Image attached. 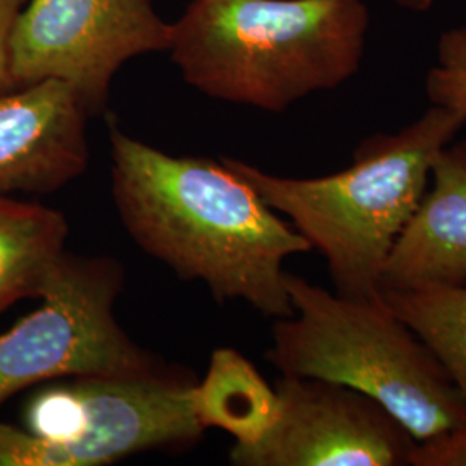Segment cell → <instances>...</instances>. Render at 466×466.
<instances>
[{
  "mask_svg": "<svg viewBox=\"0 0 466 466\" xmlns=\"http://www.w3.org/2000/svg\"><path fill=\"white\" fill-rule=\"evenodd\" d=\"M109 138L113 199L140 249L185 282L206 283L218 302L294 315L283 263L311 246L246 180L221 159L171 156L116 125Z\"/></svg>",
  "mask_w": 466,
  "mask_h": 466,
  "instance_id": "1",
  "label": "cell"
},
{
  "mask_svg": "<svg viewBox=\"0 0 466 466\" xmlns=\"http://www.w3.org/2000/svg\"><path fill=\"white\" fill-rule=\"evenodd\" d=\"M365 0H192L167 52L204 96L283 113L361 67Z\"/></svg>",
  "mask_w": 466,
  "mask_h": 466,
  "instance_id": "2",
  "label": "cell"
},
{
  "mask_svg": "<svg viewBox=\"0 0 466 466\" xmlns=\"http://www.w3.org/2000/svg\"><path fill=\"white\" fill-rule=\"evenodd\" d=\"M465 125V116L432 106L396 134L367 137L350 167L319 178L279 177L227 156L221 161L325 258L337 294L377 299L390 252L431 185L437 154Z\"/></svg>",
  "mask_w": 466,
  "mask_h": 466,
  "instance_id": "3",
  "label": "cell"
},
{
  "mask_svg": "<svg viewBox=\"0 0 466 466\" xmlns=\"http://www.w3.org/2000/svg\"><path fill=\"white\" fill-rule=\"evenodd\" d=\"M294 315L267 358L285 377L342 383L380 402L417 442L466 429V400L425 342L380 298L356 299L285 273Z\"/></svg>",
  "mask_w": 466,
  "mask_h": 466,
  "instance_id": "4",
  "label": "cell"
},
{
  "mask_svg": "<svg viewBox=\"0 0 466 466\" xmlns=\"http://www.w3.org/2000/svg\"><path fill=\"white\" fill-rule=\"evenodd\" d=\"M194 383L167 370L46 387L26 406V431L0 421V466H102L190 446L206 432L190 404Z\"/></svg>",
  "mask_w": 466,
  "mask_h": 466,
  "instance_id": "5",
  "label": "cell"
},
{
  "mask_svg": "<svg viewBox=\"0 0 466 466\" xmlns=\"http://www.w3.org/2000/svg\"><path fill=\"white\" fill-rule=\"evenodd\" d=\"M123 280L115 258L63 256L42 306L0 333V406L50 380L149 377L169 370L119 327L115 304Z\"/></svg>",
  "mask_w": 466,
  "mask_h": 466,
  "instance_id": "6",
  "label": "cell"
},
{
  "mask_svg": "<svg viewBox=\"0 0 466 466\" xmlns=\"http://www.w3.org/2000/svg\"><path fill=\"white\" fill-rule=\"evenodd\" d=\"M171 23L154 0H28L11 36L15 86L59 80L100 115L121 66L165 52Z\"/></svg>",
  "mask_w": 466,
  "mask_h": 466,
  "instance_id": "7",
  "label": "cell"
},
{
  "mask_svg": "<svg viewBox=\"0 0 466 466\" xmlns=\"http://www.w3.org/2000/svg\"><path fill=\"white\" fill-rule=\"evenodd\" d=\"M261 439L233 446L238 466H406L417 439L390 411L342 383L285 377Z\"/></svg>",
  "mask_w": 466,
  "mask_h": 466,
  "instance_id": "8",
  "label": "cell"
},
{
  "mask_svg": "<svg viewBox=\"0 0 466 466\" xmlns=\"http://www.w3.org/2000/svg\"><path fill=\"white\" fill-rule=\"evenodd\" d=\"M88 116L59 80L0 94V196L50 194L82 177L90 161Z\"/></svg>",
  "mask_w": 466,
  "mask_h": 466,
  "instance_id": "9",
  "label": "cell"
},
{
  "mask_svg": "<svg viewBox=\"0 0 466 466\" xmlns=\"http://www.w3.org/2000/svg\"><path fill=\"white\" fill-rule=\"evenodd\" d=\"M466 287V138L435 157L431 185L383 269L382 289Z\"/></svg>",
  "mask_w": 466,
  "mask_h": 466,
  "instance_id": "10",
  "label": "cell"
},
{
  "mask_svg": "<svg viewBox=\"0 0 466 466\" xmlns=\"http://www.w3.org/2000/svg\"><path fill=\"white\" fill-rule=\"evenodd\" d=\"M67 221L57 209L0 196V313L42 298L66 254Z\"/></svg>",
  "mask_w": 466,
  "mask_h": 466,
  "instance_id": "11",
  "label": "cell"
},
{
  "mask_svg": "<svg viewBox=\"0 0 466 466\" xmlns=\"http://www.w3.org/2000/svg\"><path fill=\"white\" fill-rule=\"evenodd\" d=\"M192 411L204 431L215 427L249 446L263 437L277 415V390L258 368L232 348L213 350L200 382L190 389Z\"/></svg>",
  "mask_w": 466,
  "mask_h": 466,
  "instance_id": "12",
  "label": "cell"
},
{
  "mask_svg": "<svg viewBox=\"0 0 466 466\" xmlns=\"http://www.w3.org/2000/svg\"><path fill=\"white\" fill-rule=\"evenodd\" d=\"M380 296L432 350L466 400V287L382 289Z\"/></svg>",
  "mask_w": 466,
  "mask_h": 466,
  "instance_id": "13",
  "label": "cell"
},
{
  "mask_svg": "<svg viewBox=\"0 0 466 466\" xmlns=\"http://www.w3.org/2000/svg\"><path fill=\"white\" fill-rule=\"evenodd\" d=\"M425 92L432 106L466 117V26L439 36L437 65L425 78Z\"/></svg>",
  "mask_w": 466,
  "mask_h": 466,
  "instance_id": "14",
  "label": "cell"
},
{
  "mask_svg": "<svg viewBox=\"0 0 466 466\" xmlns=\"http://www.w3.org/2000/svg\"><path fill=\"white\" fill-rule=\"evenodd\" d=\"M411 466H466V429L427 442H417Z\"/></svg>",
  "mask_w": 466,
  "mask_h": 466,
  "instance_id": "15",
  "label": "cell"
},
{
  "mask_svg": "<svg viewBox=\"0 0 466 466\" xmlns=\"http://www.w3.org/2000/svg\"><path fill=\"white\" fill-rule=\"evenodd\" d=\"M28 0H0V94L15 86L11 75V36Z\"/></svg>",
  "mask_w": 466,
  "mask_h": 466,
  "instance_id": "16",
  "label": "cell"
},
{
  "mask_svg": "<svg viewBox=\"0 0 466 466\" xmlns=\"http://www.w3.org/2000/svg\"><path fill=\"white\" fill-rule=\"evenodd\" d=\"M392 2L404 11L423 15V13H429L432 9L435 0H392Z\"/></svg>",
  "mask_w": 466,
  "mask_h": 466,
  "instance_id": "17",
  "label": "cell"
}]
</instances>
